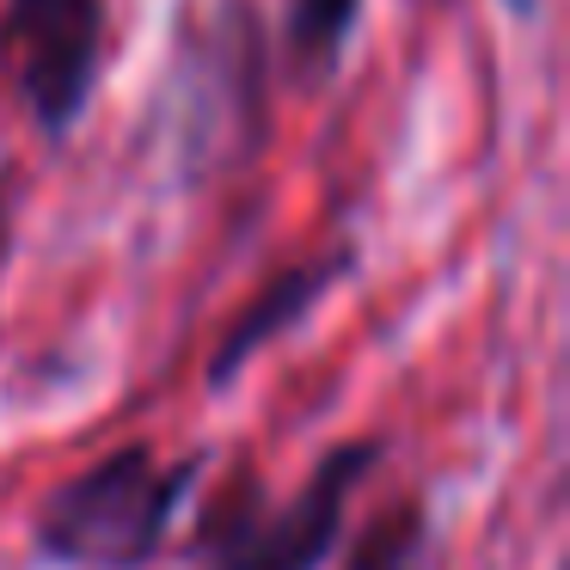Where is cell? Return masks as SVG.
Wrapping results in <instances>:
<instances>
[{
    "label": "cell",
    "instance_id": "6da1fadb",
    "mask_svg": "<svg viewBox=\"0 0 570 570\" xmlns=\"http://www.w3.org/2000/svg\"><path fill=\"white\" fill-rule=\"evenodd\" d=\"M203 472L209 454L160 460L148 442H124L43 497L31 546L50 564L75 570H141L166 552L178 509L190 503Z\"/></svg>",
    "mask_w": 570,
    "mask_h": 570
},
{
    "label": "cell",
    "instance_id": "3957f363",
    "mask_svg": "<svg viewBox=\"0 0 570 570\" xmlns=\"http://www.w3.org/2000/svg\"><path fill=\"white\" fill-rule=\"evenodd\" d=\"M105 0H7L0 13V68L19 105L50 141L75 136L99 92Z\"/></svg>",
    "mask_w": 570,
    "mask_h": 570
},
{
    "label": "cell",
    "instance_id": "5b68a950",
    "mask_svg": "<svg viewBox=\"0 0 570 570\" xmlns=\"http://www.w3.org/2000/svg\"><path fill=\"white\" fill-rule=\"evenodd\" d=\"M344 570H435V528H430V509L417 497L393 503L386 515H374L362 528L356 552H350Z\"/></svg>",
    "mask_w": 570,
    "mask_h": 570
},
{
    "label": "cell",
    "instance_id": "8992f818",
    "mask_svg": "<svg viewBox=\"0 0 570 570\" xmlns=\"http://www.w3.org/2000/svg\"><path fill=\"white\" fill-rule=\"evenodd\" d=\"M19 160L0 148V276H7V258H13V234H19Z\"/></svg>",
    "mask_w": 570,
    "mask_h": 570
},
{
    "label": "cell",
    "instance_id": "7a4b0ae2",
    "mask_svg": "<svg viewBox=\"0 0 570 570\" xmlns=\"http://www.w3.org/2000/svg\"><path fill=\"white\" fill-rule=\"evenodd\" d=\"M374 466H381V442L356 435V442H337L332 454H320L307 484L288 491L283 503L258 497V484L239 479L203 515L197 564L203 570H325V558L344 540L350 497L362 491V479H374Z\"/></svg>",
    "mask_w": 570,
    "mask_h": 570
},
{
    "label": "cell",
    "instance_id": "277c9868",
    "mask_svg": "<svg viewBox=\"0 0 570 570\" xmlns=\"http://www.w3.org/2000/svg\"><path fill=\"white\" fill-rule=\"evenodd\" d=\"M350 276H356V246H350V239H344V246H332V252H313V258L288 264V271H276L271 283L239 307V320L227 325V337L215 344L209 386H215V393H227V386H234L239 374H246L252 362L276 344V337H288L313 307H325V295L344 288Z\"/></svg>",
    "mask_w": 570,
    "mask_h": 570
},
{
    "label": "cell",
    "instance_id": "52a82bcc",
    "mask_svg": "<svg viewBox=\"0 0 570 570\" xmlns=\"http://www.w3.org/2000/svg\"><path fill=\"white\" fill-rule=\"evenodd\" d=\"M540 7H546V0H503V13H509V19H533Z\"/></svg>",
    "mask_w": 570,
    "mask_h": 570
}]
</instances>
